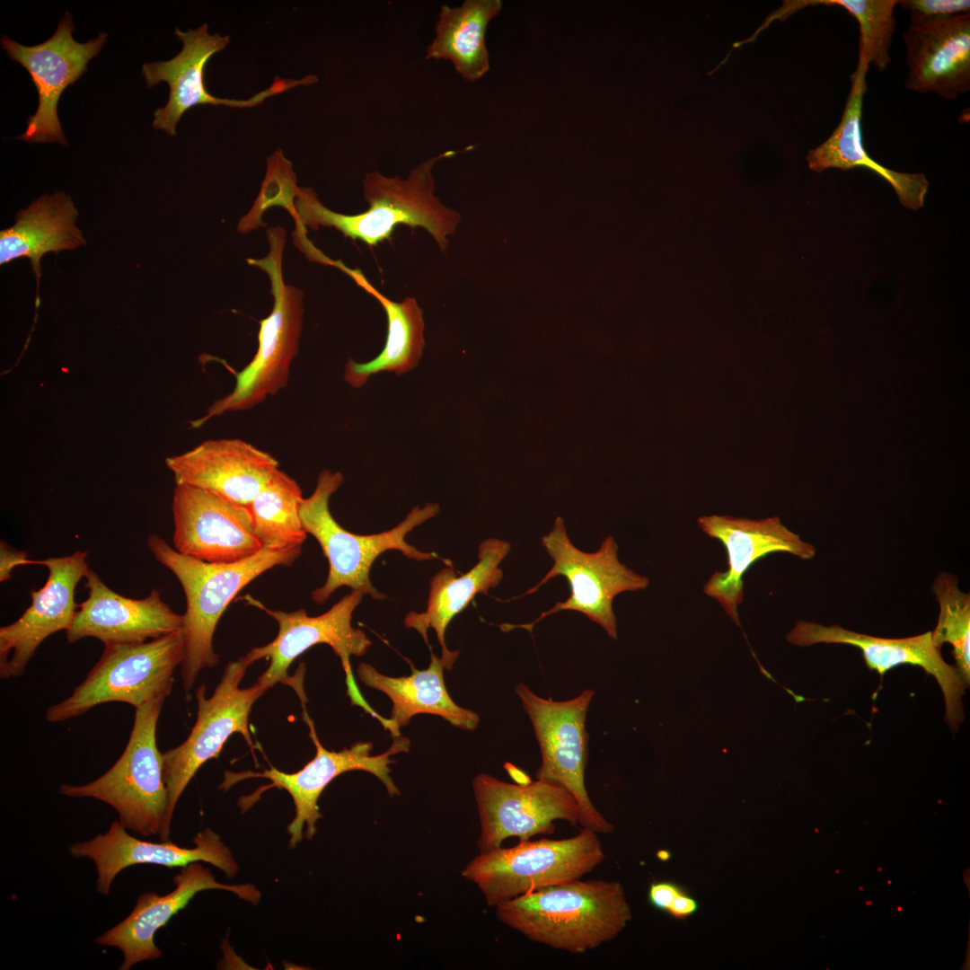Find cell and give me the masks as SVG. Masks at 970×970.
Masks as SVG:
<instances>
[{
    "instance_id": "cell-26",
    "label": "cell",
    "mask_w": 970,
    "mask_h": 970,
    "mask_svg": "<svg viewBox=\"0 0 970 970\" xmlns=\"http://www.w3.org/2000/svg\"><path fill=\"white\" fill-rule=\"evenodd\" d=\"M869 66L866 61L859 58L851 75V88L841 120L824 143L808 152V166L816 172L833 168L842 171L856 167L869 169L892 186L904 207L917 210L923 207L929 188L925 175L888 169L873 160L863 146L861 115Z\"/></svg>"
},
{
    "instance_id": "cell-20",
    "label": "cell",
    "mask_w": 970,
    "mask_h": 970,
    "mask_svg": "<svg viewBox=\"0 0 970 970\" xmlns=\"http://www.w3.org/2000/svg\"><path fill=\"white\" fill-rule=\"evenodd\" d=\"M86 551L33 560L48 568V579L31 591V604L14 622L0 628V676H21L39 646L51 634L66 630L77 612L75 592L90 569Z\"/></svg>"
},
{
    "instance_id": "cell-38",
    "label": "cell",
    "mask_w": 970,
    "mask_h": 970,
    "mask_svg": "<svg viewBox=\"0 0 970 970\" xmlns=\"http://www.w3.org/2000/svg\"><path fill=\"white\" fill-rule=\"evenodd\" d=\"M33 564V560L27 558L24 551H17L5 542H0V581L8 580L13 570L22 565Z\"/></svg>"
},
{
    "instance_id": "cell-13",
    "label": "cell",
    "mask_w": 970,
    "mask_h": 970,
    "mask_svg": "<svg viewBox=\"0 0 970 970\" xmlns=\"http://www.w3.org/2000/svg\"><path fill=\"white\" fill-rule=\"evenodd\" d=\"M472 789L481 825L480 852L500 847L510 837L526 841L538 834L551 835L557 820L578 824L576 798L553 781L536 779L528 784L508 783L480 773L472 780Z\"/></svg>"
},
{
    "instance_id": "cell-33",
    "label": "cell",
    "mask_w": 970,
    "mask_h": 970,
    "mask_svg": "<svg viewBox=\"0 0 970 970\" xmlns=\"http://www.w3.org/2000/svg\"><path fill=\"white\" fill-rule=\"evenodd\" d=\"M932 592L939 605L938 623L931 631L932 641L939 648L944 643L953 647L956 667L968 687L970 682V595L958 586L957 578L950 573L938 575Z\"/></svg>"
},
{
    "instance_id": "cell-34",
    "label": "cell",
    "mask_w": 970,
    "mask_h": 970,
    "mask_svg": "<svg viewBox=\"0 0 970 970\" xmlns=\"http://www.w3.org/2000/svg\"><path fill=\"white\" fill-rule=\"evenodd\" d=\"M799 4L841 6L860 26L859 57L882 72L891 63L889 49L895 31L894 10L897 0H816Z\"/></svg>"
},
{
    "instance_id": "cell-22",
    "label": "cell",
    "mask_w": 970,
    "mask_h": 970,
    "mask_svg": "<svg viewBox=\"0 0 970 970\" xmlns=\"http://www.w3.org/2000/svg\"><path fill=\"white\" fill-rule=\"evenodd\" d=\"M84 578L88 597L78 604L66 630L68 643L87 637L104 646L141 643L181 630L182 615L172 610L159 590L153 589L143 599H132L111 590L91 569Z\"/></svg>"
},
{
    "instance_id": "cell-8",
    "label": "cell",
    "mask_w": 970,
    "mask_h": 970,
    "mask_svg": "<svg viewBox=\"0 0 970 970\" xmlns=\"http://www.w3.org/2000/svg\"><path fill=\"white\" fill-rule=\"evenodd\" d=\"M184 650L181 630L141 643L107 645L71 695L47 709L46 719L65 721L107 702L137 709L161 694L169 696Z\"/></svg>"
},
{
    "instance_id": "cell-19",
    "label": "cell",
    "mask_w": 970,
    "mask_h": 970,
    "mask_svg": "<svg viewBox=\"0 0 970 970\" xmlns=\"http://www.w3.org/2000/svg\"><path fill=\"white\" fill-rule=\"evenodd\" d=\"M697 523L706 535L722 542L728 556V570H716L703 591L720 604L737 626V608L744 599L743 577L753 563L774 552H787L804 560L816 552L814 545L803 541L778 516L749 519L711 515L699 517Z\"/></svg>"
},
{
    "instance_id": "cell-24",
    "label": "cell",
    "mask_w": 970,
    "mask_h": 970,
    "mask_svg": "<svg viewBox=\"0 0 970 970\" xmlns=\"http://www.w3.org/2000/svg\"><path fill=\"white\" fill-rule=\"evenodd\" d=\"M165 463L176 485L207 489L245 506L279 469L270 454L238 438L209 439Z\"/></svg>"
},
{
    "instance_id": "cell-32",
    "label": "cell",
    "mask_w": 970,
    "mask_h": 970,
    "mask_svg": "<svg viewBox=\"0 0 970 970\" xmlns=\"http://www.w3.org/2000/svg\"><path fill=\"white\" fill-rule=\"evenodd\" d=\"M303 499L298 483L278 469L248 506L262 548L302 547L307 535L299 514Z\"/></svg>"
},
{
    "instance_id": "cell-1",
    "label": "cell",
    "mask_w": 970,
    "mask_h": 970,
    "mask_svg": "<svg viewBox=\"0 0 970 970\" xmlns=\"http://www.w3.org/2000/svg\"><path fill=\"white\" fill-rule=\"evenodd\" d=\"M456 151H445L428 158L411 170L405 179L387 177L377 171L368 172L363 181L364 197L369 207L357 215H344L326 207L313 190L295 191L287 211L300 227H332L353 240L376 246L390 240L396 226L406 225L424 228L445 252L448 236L460 221L458 212L445 207L435 195L433 168L437 162L450 158Z\"/></svg>"
},
{
    "instance_id": "cell-37",
    "label": "cell",
    "mask_w": 970,
    "mask_h": 970,
    "mask_svg": "<svg viewBox=\"0 0 970 970\" xmlns=\"http://www.w3.org/2000/svg\"><path fill=\"white\" fill-rule=\"evenodd\" d=\"M684 889L672 880H655L648 886V902L653 908L666 913L671 903Z\"/></svg>"
},
{
    "instance_id": "cell-12",
    "label": "cell",
    "mask_w": 970,
    "mask_h": 970,
    "mask_svg": "<svg viewBox=\"0 0 970 970\" xmlns=\"http://www.w3.org/2000/svg\"><path fill=\"white\" fill-rule=\"evenodd\" d=\"M251 664L246 655L230 662L210 697L206 696L205 684L198 688L195 725L183 743L163 754L170 824L176 804L189 782L203 763L219 754L231 735L240 733L251 744L250 712L255 701L268 691L257 683L248 688L240 687Z\"/></svg>"
},
{
    "instance_id": "cell-18",
    "label": "cell",
    "mask_w": 970,
    "mask_h": 970,
    "mask_svg": "<svg viewBox=\"0 0 970 970\" xmlns=\"http://www.w3.org/2000/svg\"><path fill=\"white\" fill-rule=\"evenodd\" d=\"M788 642L800 647L814 644H846L861 650L869 670L883 675L900 665L918 666L932 675L945 701V720L952 730L964 719L962 696L967 687L956 666L944 661L935 646L931 631L903 639H889L858 633L840 625L824 626L798 621L787 634Z\"/></svg>"
},
{
    "instance_id": "cell-40",
    "label": "cell",
    "mask_w": 970,
    "mask_h": 970,
    "mask_svg": "<svg viewBox=\"0 0 970 970\" xmlns=\"http://www.w3.org/2000/svg\"><path fill=\"white\" fill-rule=\"evenodd\" d=\"M504 768L507 772L508 775L517 784H528V783H530L532 781L531 778L529 777V775L525 772L519 769L518 767H516L512 763H506L504 764Z\"/></svg>"
},
{
    "instance_id": "cell-30",
    "label": "cell",
    "mask_w": 970,
    "mask_h": 970,
    "mask_svg": "<svg viewBox=\"0 0 970 970\" xmlns=\"http://www.w3.org/2000/svg\"><path fill=\"white\" fill-rule=\"evenodd\" d=\"M340 269L381 304L387 318V335L383 350L366 363L348 359L345 366V381L359 388L372 375L379 372H394L401 375L410 371L418 365L425 346L423 311L416 299L407 297L401 302L392 301L373 287L359 269H351L345 265Z\"/></svg>"
},
{
    "instance_id": "cell-6",
    "label": "cell",
    "mask_w": 970,
    "mask_h": 970,
    "mask_svg": "<svg viewBox=\"0 0 970 970\" xmlns=\"http://www.w3.org/2000/svg\"><path fill=\"white\" fill-rule=\"evenodd\" d=\"M166 694L136 709L126 748L104 774L84 785L62 784L59 793L93 798L107 803L126 830L142 836L159 833L168 841L169 798L163 780V754L156 745V726Z\"/></svg>"
},
{
    "instance_id": "cell-23",
    "label": "cell",
    "mask_w": 970,
    "mask_h": 970,
    "mask_svg": "<svg viewBox=\"0 0 970 970\" xmlns=\"http://www.w3.org/2000/svg\"><path fill=\"white\" fill-rule=\"evenodd\" d=\"M174 889L164 895L148 892L138 896L130 914L96 939L100 946L114 947L123 954L119 970H128L137 963L162 956L154 943L156 931L184 909L198 892L210 889L230 891L241 899L257 904L260 892L251 884L219 883L210 869L198 862L182 867L173 877Z\"/></svg>"
},
{
    "instance_id": "cell-5",
    "label": "cell",
    "mask_w": 970,
    "mask_h": 970,
    "mask_svg": "<svg viewBox=\"0 0 970 970\" xmlns=\"http://www.w3.org/2000/svg\"><path fill=\"white\" fill-rule=\"evenodd\" d=\"M267 239L269 251L266 257L247 260L250 265L268 274L274 298L271 313L260 322L256 354L235 375L233 391L213 402L203 417L191 421L193 428L226 412L250 410L268 396L278 393L287 384L291 364L299 350L303 292L283 280L286 231L280 226L268 228Z\"/></svg>"
},
{
    "instance_id": "cell-4",
    "label": "cell",
    "mask_w": 970,
    "mask_h": 970,
    "mask_svg": "<svg viewBox=\"0 0 970 970\" xmlns=\"http://www.w3.org/2000/svg\"><path fill=\"white\" fill-rule=\"evenodd\" d=\"M342 483L340 472L323 470L314 491L303 499L299 509L304 531L316 539L329 562L325 583L311 594L318 604H324L340 586L360 591L374 599L384 598L372 585L369 575L375 559L388 550L400 551L407 558L419 561L440 559L436 553L421 551L405 541L408 533L438 514L437 504L428 503L422 508L416 506L391 530L356 534L344 529L330 511V498Z\"/></svg>"
},
{
    "instance_id": "cell-21",
    "label": "cell",
    "mask_w": 970,
    "mask_h": 970,
    "mask_svg": "<svg viewBox=\"0 0 970 970\" xmlns=\"http://www.w3.org/2000/svg\"><path fill=\"white\" fill-rule=\"evenodd\" d=\"M194 847H181L172 842H152L130 835L119 821L94 838L69 847L75 858L92 860L97 872L96 886L107 895L116 876L123 869L138 864L168 868L185 867L193 862H207L221 869L227 877L236 876L239 866L229 848L211 829H205L193 839Z\"/></svg>"
},
{
    "instance_id": "cell-16",
    "label": "cell",
    "mask_w": 970,
    "mask_h": 970,
    "mask_svg": "<svg viewBox=\"0 0 970 970\" xmlns=\"http://www.w3.org/2000/svg\"><path fill=\"white\" fill-rule=\"evenodd\" d=\"M310 733L316 753L314 757L301 770L287 773L271 767L260 773L244 772L242 778L262 777L271 781L269 788L276 787L286 790L295 805V817L287 826L289 846L294 848L303 839L304 829L306 839H312L316 833V823L322 818L317 805L324 789L339 775L350 771H364L374 774L384 785L389 796L400 795V790L390 776V764L394 763L391 756L408 752L410 742L407 737L398 736L381 754L372 755L373 744L357 742L349 748L341 751H329L319 741L313 722L305 713Z\"/></svg>"
},
{
    "instance_id": "cell-2",
    "label": "cell",
    "mask_w": 970,
    "mask_h": 970,
    "mask_svg": "<svg viewBox=\"0 0 970 970\" xmlns=\"http://www.w3.org/2000/svg\"><path fill=\"white\" fill-rule=\"evenodd\" d=\"M495 909L502 923L529 940L572 954L613 940L632 918L622 885L605 879L544 887Z\"/></svg>"
},
{
    "instance_id": "cell-14",
    "label": "cell",
    "mask_w": 970,
    "mask_h": 970,
    "mask_svg": "<svg viewBox=\"0 0 970 970\" xmlns=\"http://www.w3.org/2000/svg\"><path fill=\"white\" fill-rule=\"evenodd\" d=\"M175 35L182 42V48L174 57L167 61L146 63L142 66V75L148 89L162 82L169 85L168 101L163 107L154 111L153 121L154 129H162L169 136L176 135V128L181 117L195 106L251 108L260 105L269 97L318 81L313 75L301 79L276 77L269 87L247 100L217 98L207 90L206 66L212 56L227 47L230 37L218 33L209 34L207 23L187 31L176 28Z\"/></svg>"
},
{
    "instance_id": "cell-39",
    "label": "cell",
    "mask_w": 970,
    "mask_h": 970,
    "mask_svg": "<svg viewBox=\"0 0 970 970\" xmlns=\"http://www.w3.org/2000/svg\"><path fill=\"white\" fill-rule=\"evenodd\" d=\"M699 910L698 901L686 890H683L671 903L666 913L676 920H685Z\"/></svg>"
},
{
    "instance_id": "cell-15",
    "label": "cell",
    "mask_w": 970,
    "mask_h": 970,
    "mask_svg": "<svg viewBox=\"0 0 970 970\" xmlns=\"http://www.w3.org/2000/svg\"><path fill=\"white\" fill-rule=\"evenodd\" d=\"M73 30L72 17L66 12L52 37L40 44L24 46L2 36V48L29 72L39 95L37 110L28 118L27 128L18 139L68 145L57 116L58 100L66 88L84 74L88 62L98 56L108 37L101 32L97 38L80 43L74 40Z\"/></svg>"
},
{
    "instance_id": "cell-29",
    "label": "cell",
    "mask_w": 970,
    "mask_h": 970,
    "mask_svg": "<svg viewBox=\"0 0 970 970\" xmlns=\"http://www.w3.org/2000/svg\"><path fill=\"white\" fill-rule=\"evenodd\" d=\"M444 668L442 658L432 652L428 668L419 670L411 666V674L408 676L384 675L367 663H361L357 673L364 684L383 692L392 701L389 719L397 737L401 736L400 729L418 714L440 716L455 728L474 730L480 717L457 705L450 697L444 680Z\"/></svg>"
},
{
    "instance_id": "cell-10",
    "label": "cell",
    "mask_w": 970,
    "mask_h": 970,
    "mask_svg": "<svg viewBox=\"0 0 970 970\" xmlns=\"http://www.w3.org/2000/svg\"><path fill=\"white\" fill-rule=\"evenodd\" d=\"M363 595L360 591H351L318 616H309L304 609L293 612L272 610L252 596L245 595L249 604L264 611L278 625V634L271 642L246 654L252 663L261 658L269 660L268 668L256 683L269 690L278 682H286L289 679L288 668L297 657L315 645L327 644L341 661L351 703L361 707L386 728L388 718L376 712L361 695L350 665L352 656H363L371 646L366 634L351 624L352 614Z\"/></svg>"
},
{
    "instance_id": "cell-36",
    "label": "cell",
    "mask_w": 970,
    "mask_h": 970,
    "mask_svg": "<svg viewBox=\"0 0 970 970\" xmlns=\"http://www.w3.org/2000/svg\"><path fill=\"white\" fill-rule=\"evenodd\" d=\"M897 4L910 13L913 24L970 13L969 0H897Z\"/></svg>"
},
{
    "instance_id": "cell-25",
    "label": "cell",
    "mask_w": 970,
    "mask_h": 970,
    "mask_svg": "<svg viewBox=\"0 0 970 970\" xmlns=\"http://www.w3.org/2000/svg\"><path fill=\"white\" fill-rule=\"evenodd\" d=\"M904 42L907 90L948 100L969 92L970 13L910 23Z\"/></svg>"
},
{
    "instance_id": "cell-35",
    "label": "cell",
    "mask_w": 970,
    "mask_h": 970,
    "mask_svg": "<svg viewBox=\"0 0 970 970\" xmlns=\"http://www.w3.org/2000/svg\"><path fill=\"white\" fill-rule=\"evenodd\" d=\"M296 175L292 163L281 149H277L267 159V171L260 193L250 212L241 220L238 229L247 232L260 225V216L270 207L279 206L287 210L291 206L296 190Z\"/></svg>"
},
{
    "instance_id": "cell-7",
    "label": "cell",
    "mask_w": 970,
    "mask_h": 970,
    "mask_svg": "<svg viewBox=\"0 0 970 970\" xmlns=\"http://www.w3.org/2000/svg\"><path fill=\"white\" fill-rule=\"evenodd\" d=\"M605 859L597 833L583 828L564 839L519 841L480 852L462 870L489 906L544 887L583 878Z\"/></svg>"
},
{
    "instance_id": "cell-28",
    "label": "cell",
    "mask_w": 970,
    "mask_h": 970,
    "mask_svg": "<svg viewBox=\"0 0 970 970\" xmlns=\"http://www.w3.org/2000/svg\"><path fill=\"white\" fill-rule=\"evenodd\" d=\"M78 210L69 195L57 191L43 194L26 208L20 210L14 224L0 232V265L28 258L36 278V307L41 258L48 252L58 254L85 245L86 241L76 226Z\"/></svg>"
},
{
    "instance_id": "cell-41",
    "label": "cell",
    "mask_w": 970,
    "mask_h": 970,
    "mask_svg": "<svg viewBox=\"0 0 970 970\" xmlns=\"http://www.w3.org/2000/svg\"><path fill=\"white\" fill-rule=\"evenodd\" d=\"M657 856L658 860H660L662 861H666V860H669L671 859L672 854L667 850H660V851H657Z\"/></svg>"
},
{
    "instance_id": "cell-27",
    "label": "cell",
    "mask_w": 970,
    "mask_h": 970,
    "mask_svg": "<svg viewBox=\"0 0 970 970\" xmlns=\"http://www.w3.org/2000/svg\"><path fill=\"white\" fill-rule=\"evenodd\" d=\"M511 544L498 538L485 539L479 546L478 561L466 573L456 575L445 567L430 580L427 608L422 613L410 612L404 619L407 628L416 630L428 644V630L433 629L441 647V658L450 671L459 656L445 644V630L450 622L462 613L476 595H487L503 578L500 563L508 555Z\"/></svg>"
},
{
    "instance_id": "cell-3",
    "label": "cell",
    "mask_w": 970,
    "mask_h": 970,
    "mask_svg": "<svg viewBox=\"0 0 970 970\" xmlns=\"http://www.w3.org/2000/svg\"><path fill=\"white\" fill-rule=\"evenodd\" d=\"M147 546L155 560L175 575L186 596L181 628L185 650L181 676L187 695L199 673L219 661L213 648V637L232 600L265 571L276 566H290L300 556L302 548L280 551L263 548L240 561L213 563L181 554L155 534L148 535Z\"/></svg>"
},
{
    "instance_id": "cell-17",
    "label": "cell",
    "mask_w": 970,
    "mask_h": 970,
    "mask_svg": "<svg viewBox=\"0 0 970 970\" xmlns=\"http://www.w3.org/2000/svg\"><path fill=\"white\" fill-rule=\"evenodd\" d=\"M173 545L181 554L213 563L236 562L262 550L248 506L215 492L176 485Z\"/></svg>"
},
{
    "instance_id": "cell-9",
    "label": "cell",
    "mask_w": 970,
    "mask_h": 970,
    "mask_svg": "<svg viewBox=\"0 0 970 970\" xmlns=\"http://www.w3.org/2000/svg\"><path fill=\"white\" fill-rule=\"evenodd\" d=\"M542 545L552 560L544 577L522 595H532L551 579L564 577L570 589L569 596L557 602L550 610L542 613L534 621L525 624L499 625L503 631L524 629L533 632L536 623L560 611H575L585 614L600 625L613 639H617L616 616L613 602L623 592L645 590L649 579L634 572L618 558V545L612 535L606 537L595 552H586L570 541L562 517L558 516L552 529L542 537Z\"/></svg>"
},
{
    "instance_id": "cell-11",
    "label": "cell",
    "mask_w": 970,
    "mask_h": 970,
    "mask_svg": "<svg viewBox=\"0 0 970 970\" xmlns=\"http://www.w3.org/2000/svg\"><path fill=\"white\" fill-rule=\"evenodd\" d=\"M529 717L537 739L542 762L535 772L538 780L556 782L568 789L579 807L578 824L598 833L614 827L592 803L585 784L588 760L586 719L595 692L586 689L575 698L553 701L534 693L526 684L515 688Z\"/></svg>"
},
{
    "instance_id": "cell-31",
    "label": "cell",
    "mask_w": 970,
    "mask_h": 970,
    "mask_svg": "<svg viewBox=\"0 0 970 970\" xmlns=\"http://www.w3.org/2000/svg\"><path fill=\"white\" fill-rule=\"evenodd\" d=\"M501 8L500 0H466L456 7L443 4L426 59L450 61L469 83L481 78L490 67L486 29Z\"/></svg>"
}]
</instances>
